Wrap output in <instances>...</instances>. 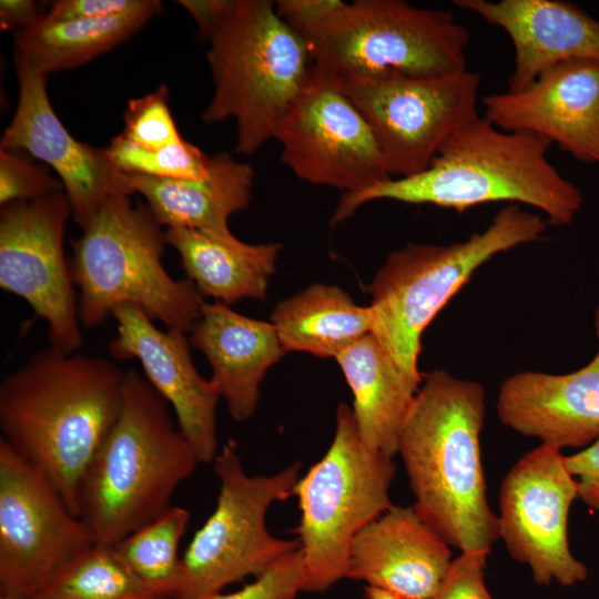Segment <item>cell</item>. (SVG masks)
Listing matches in <instances>:
<instances>
[{"instance_id":"cell-1","label":"cell","mask_w":599,"mask_h":599,"mask_svg":"<svg viewBox=\"0 0 599 599\" xmlns=\"http://www.w3.org/2000/svg\"><path fill=\"white\" fill-rule=\"evenodd\" d=\"M126 370L105 357L34 352L0 384V430L78 515L81 478L123 403Z\"/></svg>"},{"instance_id":"cell-2","label":"cell","mask_w":599,"mask_h":599,"mask_svg":"<svg viewBox=\"0 0 599 599\" xmlns=\"http://www.w3.org/2000/svg\"><path fill=\"white\" fill-rule=\"evenodd\" d=\"M485 414L479 382L436 369L423 376L398 440L412 507L460 551L490 552L499 540L481 459Z\"/></svg>"},{"instance_id":"cell-3","label":"cell","mask_w":599,"mask_h":599,"mask_svg":"<svg viewBox=\"0 0 599 599\" xmlns=\"http://www.w3.org/2000/svg\"><path fill=\"white\" fill-rule=\"evenodd\" d=\"M552 145L542 135L504 131L478 115L441 144L425 171L343 193L331 224L345 221L365 203L393 200L458 213L485 203L525 204L540 210L551 225H568L583 199L549 162Z\"/></svg>"},{"instance_id":"cell-4","label":"cell","mask_w":599,"mask_h":599,"mask_svg":"<svg viewBox=\"0 0 599 599\" xmlns=\"http://www.w3.org/2000/svg\"><path fill=\"white\" fill-rule=\"evenodd\" d=\"M199 463L167 402L129 368L119 416L81 478L79 518L94 542L114 545L165 514Z\"/></svg>"},{"instance_id":"cell-5","label":"cell","mask_w":599,"mask_h":599,"mask_svg":"<svg viewBox=\"0 0 599 599\" xmlns=\"http://www.w3.org/2000/svg\"><path fill=\"white\" fill-rule=\"evenodd\" d=\"M213 97L202 120H234L235 151L251 155L274 139L313 70L309 47L268 0H232L209 37Z\"/></svg>"},{"instance_id":"cell-6","label":"cell","mask_w":599,"mask_h":599,"mask_svg":"<svg viewBox=\"0 0 599 599\" xmlns=\"http://www.w3.org/2000/svg\"><path fill=\"white\" fill-rule=\"evenodd\" d=\"M161 226L148 205L118 195L83 230L70 263L83 326H100L115 307L131 304L166 328L189 333L205 301L189 278L175 280L163 266Z\"/></svg>"},{"instance_id":"cell-7","label":"cell","mask_w":599,"mask_h":599,"mask_svg":"<svg viewBox=\"0 0 599 599\" xmlns=\"http://www.w3.org/2000/svg\"><path fill=\"white\" fill-rule=\"evenodd\" d=\"M549 222L507 204L491 223L450 244H408L392 252L368 287L372 333L404 375L420 385L422 334L483 264L516 246L539 241Z\"/></svg>"},{"instance_id":"cell-8","label":"cell","mask_w":599,"mask_h":599,"mask_svg":"<svg viewBox=\"0 0 599 599\" xmlns=\"http://www.w3.org/2000/svg\"><path fill=\"white\" fill-rule=\"evenodd\" d=\"M469 30L449 10L404 0L344 3L306 41L313 65L337 79L437 78L466 71Z\"/></svg>"},{"instance_id":"cell-9","label":"cell","mask_w":599,"mask_h":599,"mask_svg":"<svg viewBox=\"0 0 599 599\" xmlns=\"http://www.w3.org/2000/svg\"><path fill=\"white\" fill-rule=\"evenodd\" d=\"M395 474L393 457L366 446L352 407L339 404L331 446L294 488L304 591L323 592L346 578L354 538L393 506Z\"/></svg>"},{"instance_id":"cell-10","label":"cell","mask_w":599,"mask_h":599,"mask_svg":"<svg viewBox=\"0 0 599 599\" xmlns=\"http://www.w3.org/2000/svg\"><path fill=\"white\" fill-rule=\"evenodd\" d=\"M213 461L220 479L216 506L181 557L176 599H197L256 577L300 548L297 539L276 538L268 531L266 512L273 502L294 496L301 464L268 476H250L233 439Z\"/></svg>"},{"instance_id":"cell-11","label":"cell","mask_w":599,"mask_h":599,"mask_svg":"<svg viewBox=\"0 0 599 599\" xmlns=\"http://www.w3.org/2000/svg\"><path fill=\"white\" fill-rule=\"evenodd\" d=\"M94 542L37 467L0 439V593L39 595Z\"/></svg>"},{"instance_id":"cell-12","label":"cell","mask_w":599,"mask_h":599,"mask_svg":"<svg viewBox=\"0 0 599 599\" xmlns=\"http://www.w3.org/2000/svg\"><path fill=\"white\" fill-rule=\"evenodd\" d=\"M335 80L373 126L392 179L425 171L441 144L478 116L481 75L475 71Z\"/></svg>"},{"instance_id":"cell-13","label":"cell","mask_w":599,"mask_h":599,"mask_svg":"<svg viewBox=\"0 0 599 599\" xmlns=\"http://www.w3.org/2000/svg\"><path fill=\"white\" fill-rule=\"evenodd\" d=\"M275 140L301 180L358 192L390 177L377 135L334 78L313 65Z\"/></svg>"},{"instance_id":"cell-14","label":"cell","mask_w":599,"mask_h":599,"mask_svg":"<svg viewBox=\"0 0 599 599\" xmlns=\"http://www.w3.org/2000/svg\"><path fill=\"white\" fill-rule=\"evenodd\" d=\"M579 498L562 449L540 444L519 458L499 489L498 532L510 557L526 565L537 586L571 587L588 578L571 552L570 508Z\"/></svg>"},{"instance_id":"cell-15","label":"cell","mask_w":599,"mask_h":599,"mask_svg":"<svg viewBox=\"0 0 599 599\" xmlns=\"http://www.w3.org/2000/svg\"><path fill=\"white\" fill-rule=\"evenodd\" d=\"M70 214L62 191L7 203L0 210V287L24 300L45 321L50 346L68 354L83 344L78 298L63 251Z\"/></svg>"},{"instance_id":"cell-16","label":"cell","mask_w":599,"mask_h":599,"mask_svg":"<svg viewBox=\"0 0 599 599\" xmlns=\"http://www.w3.org/2000/svg\"><path fill=\"white\" fill-rule=\"evenodd\" d=\"M19 100L4 130L0 149L24 150L49 164L60 176L72 217L83 231L104 203L133 193L129 176L106 149L78 141L61 123L50 103L45 73L14 55Z\"/></svg>"},{"instance_id":"cell-17","label":"cell","mask_w":599,"mask_h":599,"mask_svg":"<svg viewBox=\"0 0 599 599\" xmlns=\"http://www.w3.org/2000/svg\"><path fill=\"white\" fill-rule=\"evenodd\" d=\"M116 336L109 349L116 359L136 358L144 377L173 408L179 429L200 463H211L217 454L216 406L220 394L210 379L196 370L186 332L161 331L139 307L123 304L111 315Z\"/></svg>"},{"instance_id":"cell-18","label":"cell","mask_w":599,"mask_h":599,"mask_svg":"<svg viewBox=\"0 0 599 599\" xmlns=\"http://www.w3.org/2000/svg\"><path fill=\"white\" fill-rule=\"evenodd\" d=\"M484 118L504 131L542 135L575 159L599 164V59H573L519 91L481 98Z\"/></svg>"},{"instance_id":"cell-19","label":"cell","mask_w":599,"mask_h":599,"mask_svg":"<svg viewBox=\"0 0 599 599\" xmlns=\"http://www.w3.org/2000/svg\"><path fill=\"white\" fill-rule=\"evenodd\" d=\"M599 342V306L595 311ZM496 410L510 429L541 444L580 448L599 439V348L569 374L521 370L504 379Z\"/></svg>"},{"instance_id":"cell-20","label":"cell","mask_w":599,"mask_h":599,"mask_svg":"<svg viewBox=\"0 0 599 599\" xmlns=\"http://www.w3.org/2000/svg\"><path fill=\"white\" fill-rule=\"evenodd\" d=\"M502 29L514 47L508 91H519L541 73L573 59H599V20L561 0H454Z\"/></svg>"},{"instance_id":"cell-21","label":"cell","mask_w":599,"mask_h":599,"mask_svg":"<svg viewBox=\"0 0 599 599\" xmlns=\"http://www.w3.org/2000/svg\"><path fill=\"white\" fill-rule=\"evenodd\" d=\"M451 560L449 545L412 506L393 505L354 538L346 578L403 599H430Z\"/></svg>"},{"instance_id":"cell-22","label":"cell","mask_w":599,"mask_h":599,"mask_svg":"<svg viewBox=\"0 0 599 599\" xmlns=\"http://www.w3.org/2000/svg\"><path fill=\"white\" fill-rule=\"evenodd\" d=\"M189 334L190 344L206 357L211 380L231 417L236 422L251 418L265 373L286 353L274 325L236 313L224 303L204 302Z\"/></svg>"},{"instance_id":"cell-23","label":"cell","mask_w":599,"mask_h":599,"mask_svg":"<svg viewBox=\"0 0 599 599\" xmlns=\"http://www.w3.org/2000/svg\"><path fill=\"white\" fill-rule=\"evenodd\" d=\"M155 220L166 229L185 227L216 234L232 233L229 220L244 210L254 185V169L229 152L211 155L201 179H169L126 173Z\"/></svg>"},{"instance_id":"cell-24","label":"cell","mask_w":599,"mask_h":599,"mask_svg":"<svg viewBox=\"0 0 599 599\" xmlns=\"http://www.w3.org/2000/svg\"><path fill=\"white\" fill-rule=\"evenodd\" d=\"M165 240L200 294L226 305L244 298L265 300L282 250L280 243L248 244L232 233L185 227L166 229Z\"/></svg>"},{"instance_id":"cell-25","label":"cell","mask_w":599,"mask_h":599,"mask_svg":"<svg viewBox=\"0 0 599 599\" xmlns=\"http://www.w3.org/2000/svg\"><path fill=\"white\" fill-rule=\"evenodd\" d=\"M353 394L359 436L370 449L397 454L403 424L419 388L397 366L373 333L336 357Z\"/></svg>"},{"instance_id":"cell-26","label":"cell","mask_w":599,"mask_h":599,"mask_svg":"<svg viewBox=\"0 0 599 599\" xmlns=\"http://www.w3.org/2000/svg\"><path fill=\"white\" fill-rule=\"evenodd\" d=\"M284 351L336 357L372 333L373 311L359 306L342 288L313 284L282 301L271 316Z\"/></svg>"},{"instance_id":"cell-27","label":"cell","mask_w":599,"mask_h":599,"mask_svg":"<svg viewBox=\"0 0 599 599\" xmlns=\"http://www.w3.org/2000/svg\"><path fill=\"white\" fill-rule=\"evenodd\" d=\"M161 11L156 1L145 10L108 18L55 21L41 14L17 32L14 55L45 74L75 68L113 49Z\"/></svg>"},{"instance_id":"cell-28","label":"cell","mask_w":599,"mask_h":599,"mask_svg":"<svg viewBox=\"0 0 599 599\" xmlns=\"http://www.w3.org/2000/svg\"><path fill=\"white\" fill-rule=\"evenodd\" d=\"M189 519L187 509L173 505L161 517L113 545L126 566L159 599L177 598L182 572L179 544Z\"/></svg>"},{"instance_id":"cell-29","label":"cell","mask_w":599,"mask_h":599,"mask_svg":"<svg viewBox=\"0 0 599 599\" xmlns=\"http://www.w3.org/2000/svg\"><path fill=\"white\" fill-rule=\"evenodd\" d=\"M48 599H159L113 545L93 544L39 595Z\"/></svg>"},{"instance_id":"cell-30","label":"cell","mask_w":599,"mask_h":599,"mask_svg":"<svg viewBox=\"0 0 599 599\" xmlns=\"http://www.w3.org/2000/svg\"><path fill=\"white\" fill-rule=\"evenodd\" d=\"M113 163L124 173L169 179H201L207 174L211 155L182 141L159 150H145L121 134L106 148Z\"/></svg>"},{"instance_id":"cell-31","label":"cell","mask_w":599,"mask_h":599,"mask_svg":"<svg viewBox=\"0 0 599 599\" xmlns=\"http://www.w3.org/2000/svg\"><path fill=\"white\" fill-rule=\"evenodd\" d=\"M123 118L124 130L120 134L139 148L159 150L184 141L171 114L164 84L150 94L130 100Z\"/></svg>"},{"instance_id":"cell-32","label":"cell","mask_w":599,"mask_h":599,"mask_svg":"<svg viewBox=\"0 0 599 599\" xmlns=\"http://www.w3.org/2000/svg\"><path fill=\"white\" fill-rule=\"evenodd\" d=\"M304 586L303 554L298 548L241 589L229 593L213 592L197 599H296Z\"/></svg>"},{"instance_id":"cell-33","label":"cell","mask_w":599,"mask_h":599,"mask_svg":"<svg viewBox=\"0 0 599 599\" xmlns=\"http://www.w3.org/2000/svg\"><path fill=\"white\" fill-rule=\"evenodd\" d=\"M62 184L13 151L0 149V204L31 201L62 191Z\"/></svg>"},{"instance_id":"cell-34","label":"cell","mask_w":599,"mask_h":599,"mask_svg":"<svg viewBox=\"0 0 599 599\" xmlns=\"http://www.w3.org/2000/svg\"><path fill=\"white\" fill-rule=\"evenodd\" d=\"M488 555L483 550L460 551L430 599H493L485 582Z\"/></svg>"},{"instance_id":"cell-35","label":"cell","mask_w":599,"mask_h":599,"mask_svg":"<svg viewBox=\"0 0 599 599\" xmlns=\"http://www.w3.org/2000/svg\"><path fill=\"white\" fill-rule=\"evenodd\" d=\"M344 3L341 0H278L274 6L287 27L307 41Z\"/></svg>"},{"instance_id":"cell-36","label":"cell","mask_w":599,"mask_h":599,"mask_svg":"<svg viewBox=\"0 0 599 599\" xmlns=\"http://www.w3.org/2000/svg\"><path fill=\"white\" fill-rule=\"evenodd\" d=\"M156 0H60L45 17L55 20L94 19L129 14L151 8Z\"/></svg>"},{"instance_id":"cell-37","label":"cell","mask_w":599,"mask_h":599,"mask_svg":"<svg viewBox=\"0 0 599 599\" xmlns=\"http://www.w3.org/2000/svg\"><path fill=\"white\" fill-rule=\"evenodd\" d=\"M566 463L577 480L579 499L599 512V439L580 451L566 455Z\"/></svg>"},{"instance_id":"cell-38","label":"cell","mask_w":599,"mask_h":599,"mask_svg":"<svg viewBox=\"0 0 599 599\" xmlns=\"http://www.w3.org/2000/svg\"><path fill=\"white\" fill-rule=\"evenodd\" d=\"M177 3L193 17L200 33L209 39L224 19L232 0H180Z\"/></svg>"},{"instance_id":"cell-39","label":"cell","mask_w":599,"mask_h":599,"mask_svg":"<svg viewBox=\"0 0 599 599\" xmlns=\"http://www.w3.org/2000/svg\"><path fill=\"white\" fill-rule=\"evenodd\" d=\"M41 14L31 0H1L0 27L2 30H23L31 26Z\"/></svg>"},{"instance_id":"cell-40","label":"cell","mask_w":599,"mask_h":599,"mask_svg":"<svg viewBox=\"0 0 599 599\" xmlns=\"http://www.w3.org/2000/svg\"><path fill=\"white\" fill-rule=\"evenodd\" d=\"M364 596L366 599H403L388 591L368 586L364 588Z\"/></svg>"},{"instance_id":"cell-41","label":"cell","mask_w":599,"mask_h":599,"mask_svg":"<svg viewBox=\"0 0 599 599\" xmlns=\"http://www.w3.org/2000/svg\"><path fill=\"white\" fill-rule=\"evenodd\" d=\"M0 599H48V598L38 597V596L26 597V598L0 596Z\"/></svg>"}]
</instances>
